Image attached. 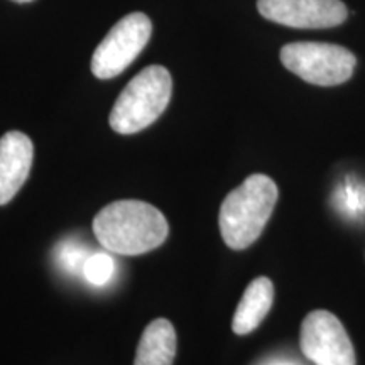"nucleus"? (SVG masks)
<instances>
[{
	"label": "nucleus",
	"instance_id": "f257e3e1",
	"mask_svg": "<svg viewBox=\"0 0 365 365\" xmlns=\"http://www.w3.org/2000/svg\"><path fill=\"white\" fill-rule=\"evenodd\" d=\"M100 245L120 255H140L158 249L170 235L166 217L153 205L120 200L103 207L93 218Z\"/></svg>",
	"mask_w": 365,
	"mask_h": 365
},
{
	"label": "nucleus",
	"instance_id": "f03ea898",
	"mask_svg": "<svg viewBox=\"0 0 365 365\" xmlns=\"http://www.w3.org/2000/svg\"><path fill=\"white\" fill-rule=\"evenodd\" d=\"M276 182L266 175H252L227 195L220 207L218 225L230 249L250 247L266 228L277 203Z\"/></svg>",
	"mask_w": 365,
	"mask_h": 365
},
{
	"label": "nucleus",
	"instance_id": "7ed1b4c3",
	"mask_svg": "<svg viewBox=\"0 0 365 365\" xmlns=\"http://www.w3.org/2000/svg\"><path fill=\"white\" fill-rule=\"evenodd\" d=\"M173 80L161 65H150L137 73L110 112V127L117 134L129 135L144 130L158 120L170 105Z\"/></svg>",
	"mask_w": 365,
	"mask_h": 365
},
{
	"label": "nucleus",
	"instance_id": "20e7f679",
	"mask_svg": "<svg viewBox=\"0 0 365 365\" xmlns=\"http://www.w3.org/2000/svg\"><path fill=\"white\" fill-rule=\"evenodd\" d=\"M281 63L301 80L318 86H335L352 78L357 59L344 46L291 43L281 49Z\"/></svg>",
	"mask_w": 365,
	"mask_h": 365
},
{
	"label": "nucleus",
	"instance_id": "39448f33",
	"mask_svg": "<svg viewBox=\"0 0 365 365\" xmlns=\"http://www.w3.org/2000/svg\"><path fill=\"white\" fill-rule=\"evenodd\" d=\"M153 24L143 12H132L122 17L108 31L91 58V71L100 80H110L120 75L140 51L148 46Z\"/></svg>",
	"mask_w": 365,
	"mask_h": 365
},
{
	"label": "nucleus",
	"instance_id": "423d86ee",
	"mask_svg": "<svg viewBox=\"0 0 365 365\" xmlns=\"http://www.w3.org/2000/svg\"><path fill=\"white\" fill-rule=\"evenodd\" d=\"M299 346L304 357L317 365H355L350 336L335 314L314 309L301 323Z\"/></svg>",
	"mask_w": 365,
	"mask_h": 365
},
{
	"label": "nucleus",
	"instance_id": "0eeeda50",
	"mask_svg": "<svg viewBox=\"0 0 365 365\" xmlns=\"http://www.w3.org/2000/svg\"><path fill=\"white\" fill-rule=\"evenodd\" d=\"M264 19L296 29H328L349 17L341 0H257Z\"/></svg>",
	"mask_w": 365,
	"mask_h": 365
},
{
	"label": "nucleus",
	"instance_id": "6e6552de",
	"mask_svg": "<svg viewBox=\"0 0 365 365\" xmlns=\"http://www.w3.org/2000/svg\"><path fill=\"white\" fill-rule=\"evenodd\" d=\"M34 159L33 140L19 130L0 139V207L17 195L31 173Z\"/></svg>",
	"mask_w": 365,
	"mask_h": 365
},
{
	"label": "nucleus",
	"instance_id": "1a4fd4ad",
	"mask_svg": "<svg viewBox=\"0 0 365 365\" xmlns=\"http://www.w3.org/2000/svg\"><path fill=\"white\" fill-rule=\"evenodd\" d=\"M274 301V286L269 277H257L254 279L245 289L242 296L239 307L234 314L232 322V330L237 335H247L254 331L255 328L262 323V319L267 317L269 309Z\"/></svg>",
	"mask_w": 365,
	"mask_h": 365
},
{
	"label": "nucleus",
	"instance_id": "9d476101",
	"mask_svg": "<svg viewBox=\"0 0 365 365\" xmlns=\"http://www.w3.org/2000/svg\"><path fill=\"white\" fill-rule=\"evenodd\" d=\"M176 355V331L170 319L150 322L140 336L134 365H173Z\"/></svg>",
	"mask_w": 365,
	"mask_h": 365
},
{
	"label": "nucleus",
	"instance_id": "9b49d317",
	"mask_svg": "<svg viewBox=\"0 0 365 365\" xmlns=\"http://www.w3.org/2000/svg\"><path fill=\"white\" fill-rule=\"evenodd\" d=\"M90 255L91 254L88 252V249L78 244V242H63L58 247L56 261L63 271L76 276V274H83L85 264L88 261Z\"/></svg>",
	"mask_w": 365,
	"mask_h": 365
},
{
	"label": "nucleus",
	"instance_id": "f8f14e48",
	"mask_svg": "<svg viewBox=\"0 0 365 365\" xmlns=\"http://www.w3.org/2000/svg\"><path fill=\"white\" fill-rule=\"evenodd\" d=\"M115 271V262L108 254L95 252L88 257L85 264L83 276L93 286H105Z\"/></svg>",
	"mask_w": 365,
	"mask_h": 365
},
{
	"label": "nucleus",
	"instance_id": "ddd939ff",
	"mask_svg": "<svg viewBox=\"0 0 365 365\" xmlns=\"http://www.w3.org/2000/svg\"><path fill=\"white\" fill-rule=\"evenodd\" d=\"M14 2H19V4H24V2H33V0H14Z\"/></svg>",
	"mask_w": 365,
	"mask_h": 365
},
{
	"label": "nucleus",
	"instance_id": "4468645a",
	"mask_svg": "<svg viewBox=\"0 0 365 365\" xmlns=\"http://www.w3.org/2000/svg\"><path fill=\"white\" fill-rule=\"evenodd\" d=\"M279 365H287V364H279Z\"/></svg>",
	"mask_w": 365,
	"mask_h": 365
}]
</instances>
